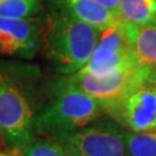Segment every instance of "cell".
I'll use <instances>...</instances> for the list:
<instances>
[{
	"label": "cell",
	"instance_id": "7c38bea8",
	"mask_svg": "<svg viewBox=\"0 0 156 156\" xmlns=\"http://www.w3.org/2000/svg\"><path fill=\"white\" fill-rule=\"evenodd\" d=\"M42 9L41 0H0V17L33 19Z\"/></svg>",
	"mask_w": 156,
	"mask_h": 156
},
{
	"label": "cell",
	"instance_id": "30bf717a",
	"mask_svg": "<svg viewBox=\"0 0 156 156\" xmlns=\"http://www.w3.org/2000/svg\"><path fill=\"white\" fill-rule=\"evenodd\" d=\"M128 29L136 65L151 72L156 71V23L142 27L128 23Z\"/></svg>",
	"mask_w": 156,
	"mask_h": 156
},
{
	"label": "cell",
	"instance_id": "ac0fdd59",
	"mask_svg": "<svg viewBox=\"0 0 156 156\" xmlns=\"http://www.w3.org/2000/svg\"><path fill=\"white\" fill-rule=\"evenodd\" d=\"M155 23H156V22H155Z\"/></svg>",
	"mask_w": 156,
	"mask_h": 156
},
{
	"label": "cell",
	"instance_id": "52a82bcc",
	"mask_svg": "<svg viewBox=\"0 0 156 156\" xmlns=\"http://www.w3.org/2000/svg\"><path fill=\"white\" fill-rule=\"evenodd\" d=\"M41 50V24L35 19L0 17V55L33 59Z\"/></svg>",
	"mask_w": 156,
	"mask_h": 156
},
{
	"label": "cell",
	"instance_id": "8992f818",
	"mask_svg": "<svg viewBox=\"0 0 156 156\" xmlns=\"http://www.w3.org/2000/svg\"><path fill=\"white\" fill-rule=\"evenodd\" d=\"M138 66L132 50L128 23L120 21L102 31L87 65L79 72L104 75Z\"/></svg>",
	"mask_w": 156,
	"mask_h": 156
},
{
	"label": "cell",
	"instance_id": "9a60e30c",
	"mask_svg": "<svg viewBox=\"0 0 156 156\" xmlns=\"http://www.w3.org/2000/svg\"><path fill=\"white\" fill-rule=\"evenodd\" d=\"M94 1L96 4H98L100 6H102L103 8L115 13L116 15L119 16V8H120L122 0H94Z\"/></svg>",
	"mask_w": 156,
	"mask_h": 156
},
{
	"label": "cell",
	"instance_id": "5b68a950",
	"mask_svg": "<svg viewBox=\"0 0 156 156\" xmlns=\"http://www.w3.org/2000/svg\"><path fill=\"white\" fill-rule=\"evenodd\" d=\"M57 141L62 142L73 156H129L125 129L106 119H96Z\"/></svg>",
	"mask_w": 156,
	"mask_h": 156
},
{
	"label": "cell",
	"instance_id": "4fadbf2b",
	"mask_svg": "<svg viewBox=\"0 0 156 156\" xmlns=\"http://www.w3.org/2000/svg\"><path fill=\"white\" fill-rule=\"evenodd\" d=\"M129 156H156V132L125 131Z\"/></svg>",
	"mask_w": 156,
	"mask_h": 156
},
{
	"label": "cell",
	"instance_id": "6da1fadb",
	"mask_svg": "<svg viewBox=\"0 0 156 156\" xmlns=\"http://www.w3.org/2000/svg\"><path fill=\"white\" fill-rule=\"evenodd\" d=\"M41 73L33 65L0 62V138L22 153L37 139L36 122L43 109Z\"/></svg>",
	"mask_w": 156,
	"mask_h": 156
},
{
	"label": "cell",
	"instance_id": "ba28073f",
	"mask_svg": "<svg viewBox=\"0 0 156 156\" xmlns=\"http://www.w3.org/2000/svg\"><path fill=\"white\" fill-rule=\"evenodd\" d=\"M132 132H156V88L148 82L124 102L113 115Z\"/></svg>",
	"mask_w": 156,
	"mask_h": 156
},
{
	"label": "cell",
	"instance_id": "8fae6325",
	"mask_svg": "<svg viewBox=\"0 0 156 156\" xmlns=\"http://www.w3.org/2000/svg\"><path fill=\"white\" fill-rule=\"evenodd\" d=\"M119 17L134 26H147L156 22V0H122Z\"/></svg>",
	"mask_w": 156,
	"mask_h": 156
},
{
	"label": "cell",
	"instance_id": "3957f363",
	"mask_svg": "<svg viewBox=\"0 0 156 156\" xmlns=\"http://www.w3.org/2000/svg\"><path fill=\"white\" fill-rule=\"evenodd\" d=\"M51 95L36 122L37 134L43 138L62 139L88 126L104 111L93 97L59 79L51 87Z\"/></svg>",
	"mask_w": 156,
	"mask_h": 156
},
{
	"label": "cell",
	"instance_id": "e0dca14e",
	"mask_svg": "<svg viewBox=\"0 0 156 156\" xmlns=\"http://www.w3.org/2000/svg\"><path fill=\"white\" fill-rule=\"evenodd\" d=\"M0 156H12V155H9V154H5V153L0 151Z\"/></svg>",
	"mask_w": 156,
	"mask_h": 156
},
{
	"label": "cell",
	"instance_id": "2e32d148",
	"mask_svg": "<svg viewBox=\"0 0 156 156\" xmlns=\"http://www.w3.org/2000/svg\"><path fill=\"white\" fill-rule=\"evenodd\" d=\"M148 83L151 84V86H154V87L156 88V71L151 73L149 79H148Z\"/></svg>",
	"mask_w": 156,
	"mask_h": 156
},
{
	"label": "cell",
	"instance_id": "5bb4252c",
	"mask_svg": "<svg viewBox=\"0 0 156 156\" xmlns=\"http://www.w3.org/2000/svg\"><path fill=\"white\" fill-rule=\"evenodd\" d=\"M22 156H73L62 142L50 138H37L22 151Z\"/></svg>",
	"mask_w": 156,
	"mask_h": 156
},
{
	"label": "cell",
	"instance_id": "9c48e42d",
	"mask_svg": "<svg viewBox=\"0 0 156 156\" xmlns=\"http://www.w3.org/2000/svg\"><path fill=\"white\" fill-rule=\"evenodd\" d=\"M48 6H52L67 12L78 20L104 31L122 20L115 13L103 8L94 0H44Z\"/></svg>",
	"mask_w": 156,
	"mask_h": 156
},
{
	"label": "cell",
	"instance_id": "277c9868",
	"mask_svg": "<svg viewBox=\"0 0 156 156\" xmlns=\"http://www.w3.org/2000/svg\"><path fill=\"white\" fill-rule=\"evenodd\" d=\"M151 73L140 66H132L104 75L78 72L59 80L93 97L104 111L113 117L124 102L148 82Z\"/></svg>",
	"mask_w": 156,
	"mask_h": 156
},
{
	"label": "cell",
	"instance_id": "7a4b0ae2",
	"mask_svg": "<svg viewBox=\"0 0 156 156\" xmlns=\"http://www.w3.org/2000/svg\"><path fill=\"white\" fill-rule=\"evenodd\" d=\"M39 24L41 51L51 68L64 76L78 73L87 65L102 34L52 6H48Z\"/></svg>",
	"mask_w": 156,
	"mask_h": 156
}]
</instances>
